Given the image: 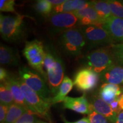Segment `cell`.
I'll list each match as a JSON object with an SVG mask.
<instances>
[{"label": "cell", "mask_w": 123, "mask_h": 123, "mask_svg": "<svg viewBox=\"0 0 123 123\" xmlns=\"http://www.w3.org/2000/svg\"><path fill=\"white\" fill-rule=\"evenodd\" d=\"M15 1L14 0H1L0 1V10L1 12H12L17 13L14 9Z\"/></svg>", "instance_id": "27"}, {"label": "cell", "mask_w": 123, "mask_h": 123, "mask_svg": "<svg viewBox=\"0 0 123 123\" xmlns=\"http://www.w3.org/2000/svg\"><path fill=\"white\" fill-rule=\"evenodd\" d=\"M19 83L30 111L38 116L48 120L49 110L51 104L41 98L36 92L25 84L19 78Z\"/></svg>", "instance_id": "8"}, {"label": "cell", "mask_w": 123, "mask_h": 123, "mask_svg": "<svg viewBox=\"0 0 123 123\" xmlns=\"http://www.w3.org/2000/svg\"><path fill=\"white\" fill-rule=\"evenodd\" d=\"M117 98L115 101H113L112 103H111L110 105L112 109V110L113 111V112L118 115L121 112V109L120 107Z\"/></svg>", "instance_id": "31"}, {"label": "cell", "mask_w": 123, "mask_h": 123, "mask_svg": "<svg viewBox=\"0 0 123 123\" xmlns=\"http://www.w3.org/2000/svg\"><path fill=\"white\" fill-rule=\"evenodd\" d=\"M9 77V75L7 74V71L4 68L1 67V68H0V80H1V82L5 81Z\"/></svg>", "instance_id": "32"}, {"label": "cell", "mask_w": 123, "mask_h": 123, "mask_svg": "<svg viewBox=\"0 0 123 123\" xmlns=\"http://www.w3.org/2000/svg\"><path fill=\"white\" fill-rule=\"evenodd\" d=\"M122 93L121 87L116 84L104 83L99 91V96L104 101L110 104Z\"/></svg>", "instance_id": "18"}, {"label": "cell", "mask_w": 123, "mask_h": 123, "mask_svg": "<svg viewBox=\"0 0 123 123\" xmlns=\"http://www.w3.org/2000/svg\"><path fill=\"white\" fill-rule=\"evenodd\" d=\"M27 111L22 106L15 103L13 104L9 107L4 123H15Z\"/></svg>", "instance_id": "22"}, {"label": "cell", "mask_w": 123, "mask_h": 123, "mask_svg": "<svg viewBox=\"0 0 123 123\" xmlns=\"http://www.w3.org/2000/svg\"><path fill=\"white\" fill-rule=\"evenodd\" d=\"M90 103L92 110L103 115L111 123H115L117 115L113 112L110 104L104 101L99 95H93L91 98Z\"/></svg>", "instance_id": "13"}, {"label": "cell", "mask_w": 123, "mask_h": 123, "mask_svg": "<svg viewBox=\"0 0 123 123\" xmlns=\"http://www.w3.org/2000/svg\"><path fill=\"white\" fill-rule=\"evenodd\" d=\"M25 15L0 16V32L2 38L7 42H16L25 35Z\"/></svg>", "instance_id": "2"}, {"label": "cell", "mask_w": 123, "mask_h": 123, "mask_svg": "<svg viewBox=\"0 0 123 123\" xmlns=\"http://www.w3.org/2000/svg\"><path fill=\"white\" fill-rule=\"evenodd\" d=\"M38 116L31 112L27 111L15 123H34Z\"/></svg>", "instance_id": "29"}, {"label": "cell", "mask_w": 123, "mask_h": 123, "mask_svg": "<svg viewBox=\"0 0 123 123\" xmlns=\"http://www.w3.org/2000/svg\"><path fill=\"white\" fill-rule=\"evenodd\" d=\"M23 54L31 67L39 73L47 81L46 73L43 70L45 50L43 44L37 39L26 43Z\"/></svg>", "instance_id": "5"}, {"label": "cell", "mask_w": 123, "mask_h": 123, "mask_svg": "<svg viewBox=\"0 0 123 123\" xmlns=\"http://www.w3.org/2000/svg\"><path fill=\"white\" fill-rule=\"evenodd\" d=\"M44 67L51 93L55 96L64 78V66L59 56L54 51L50 50L48 47L45 49Z\"/></svg>", "instance_id": "1"}, {"label": "cell", "mask_w": 123, "mask_h": 123, "mask_svg": "<svg viewBox=\"0 0 123 123\" xmlns=\"http://www.w3.org/2000/svg\"><path fill=\"white\" fill-rule=\"evenodd\" d=\"M19 56L17 51L8 46L0 47V63L1 65L17 66L19 63Z\"/></svg>", "instance_id": "19"}, {"label": "cell", "mask_w": 123, "mask_h": 123, "mask_svg": "<svg viewBox=\"0 0 123 123\" xmlns=\"http://www.w3.org/2000/svg\"><path fill=\"white\" fill-rule=\"evenodd\" d=\"M63 102L64 108L74 111L81 114L89 115L91 112L93 111L85 94L79 98L67 96Z\"/></svg>", "instance_id": "12"}, {"label": "cell", "mask_w": 123, "mask_h": 123, "mask_svg": "<svg viewBox=\"0 0 123 123\" xmlns=\"http://www.w3.org/2000/svg\"><path fill=\"white\" fill-rule=\"evenodd\" d=\"M112 52L117 63L123 66V43L113 44L111 45Z\"/></svg>", "instance_id": "26"}, {"label": "cell", "mask_w": 123, "mask_h": 123, "mask_svg": "<svg viewBox=\"0 0 123 123\" xmlns=\"http://www.w3.org/2000/svg\"><path fill=\"white\" fill-rule=\"evenodd\" d=\"M88 119L90 123H111L109 120L105 116L94 111L88 115Z\"/></svg>", "instance_id": "28"}, {"label": "cell", "mask_w": 123, "mask_h": 123, "mask_svg": "<svg viewBox=\"0 0 123 123\" xmlns=\"http://www.w3.org/2000/svg\"><path fill=\"white\" fill-rule=\"evenodd\" d=\"M9 106L1 104L0 105V123H4L8 112Z\"/></svg>", "instance_id": "30"}, {"label": "cell", "mask_w": 123, "mask_h": 123, "mask_svg": "<svg viewBox=\"0 0 123 123\" xmlns=\"http://www.w3.org/2000/svg\"><path fill=\"white\" fill-rule=\"evenodd\" d=\"M73 14L78 18L79 24L81 26L103 25L104 24V21L100 18L91 4Z\"/></svg>", "instance_id": "11"}, {"label": "cell", "mask_w": 123, "mask_h": 123, "mask_svg": "<svg viewBox=\"0 0 123 123\" xmlns=\"http://www.w3.org/2000/svg\"><path fill=\"white\" fill-rule=\"evenodd\" d=\"M59 44L66 54L71 56H77L80 55L86 43L80 30L73 28L61 34Z\"/></svg>", "instance_id": "6"}, {"label": "cell", "mask_w": 123, "mask_h": 123, "mask_svg": "<svg viewBox=\"0 0 123 123\" xmlns=\"http://www.w3.org/2000/svg\"><path fill=\"white\" fill-rule=\"evenodd\" d=\"M115 123H123V111H121L117 115Z\"/></svg>", "instance_id": "33"}, {"label": "cell", "mask_w": 123, "mask_h": 123, "mask_svg": "<svg viewBox=\"0 0 123 123\" xmlns=\"http://www.w3.org/2000/svg\"><path fill=\"white\" fill-rule=\"evenodd\" d=\"M91 4V1H84V0H66L63 4L58 6H55L52 13H74L89 6Z\"/></svg>", "instance_id": "16"}, {"label": "cell", "mask_w": 123, "mask_h": 123, "mask_svg": "<svg viewBox=\"0 0 123 123\" xmlns=\"http://www.w3.org/2000/svg\"><path fill=\"white\" fill-rule=\"evenodd\" d=\"M0 101L1 104L10 107L14 103V100L10 89L5 81L1 82L0 85Z\"/></svg>", "instance_id": "23"}, {"label": "cell", "mask_w": 123, "mask_h": 123, "mask_svg": "<svg viewBox=\"0 0 123 123\" xmlns=\"http://www.w3.org/2000/svg\"><path fill=\"white\" fill-rule=\"evenodd\" d=\"M99 79V74L91 69L84 68L80 69L76 73L74 84L81 91H90L97 87Z\"/></svg>", "instance_id": "10"}, {"label": "cell", "mask_w": 123, "mask_h": 123, "mask_svg": "<svg viewBox=\"0 0 123 123\" xmlns=\"http://www.w3.org/2000/svg\"><path fill=\"white\" fill-rule=\"evenodd\" d=\"M49 22L53 31L62 33L75 28L76 25L79 24V19L71 13H51L49 16Z\"/></svg>", "instance_id": "9"}, {"label": "cell", "mask_w": 123, "mask_h": 123, "mask_svg": "<svg viewBox=\"0 0 123 123\" xmlns=\"http://www.w3.org/2000/svg\"><path fill=\"white\" fill-rule=\"evenodd\" d=\"M100 78L104 83L116 85L123 84V66L115 63L100 74Z\"/></svg>", "instance_id": "14"}, {"label": "cell", "mask_w": 123, "mask_h": 123, "mask_svg": "<svg viewBox=\"0 0 123 123\" xmlns=\"http://www.w3.org/2000/svg\"><path fill=\"white\" fill-rule=\"evenodd\" d=\"M107 2L110 5L112 15L123 19V1L109 0Z\"/></svg>", "instance_id": "25"}, {"label": "cell", "mask_w": 123, "mask_h": 123, "mask_svg": "<svg viewBox=\"0 0 123 123\" xmlns=\"http://www.w3.org/2000/svg\"><path fill=\"white\" fill-rule=\"evenodd\" d=\"M5 81L8 85L12 94H13L14 100V103L22 106V107L25 108L27 111L31 112L28 105H27L21 87H20L19 78L9 76L7 79Z\"/></svg>", "instance_id": "17"}, {"label": "cell", "mask_w": 123, "mask_h": 123, "mask_svg": "<svg viewBox=\"0 0 123 123\" xmlns=\"http://www.w3.org/2000/svg\"><path fill=\"white\" fill-rule=\"evenodd\" d=\"M79 29L89 47H95L114 44L115 41L103 25L81 26Z\"/></svg>", "instance_id": "7"}, {"label": "cell", "mask_w": 123, "mask_h": 123, "mask_svg": "<svg viewBox=\"0 0 123 123\" xmlns=\"http://www.w3.org/2000/svg\"><path fill=\"white\" fill-rule=\"evenodd\" d=\"M114 41L123 42V19L112 15L103 25Z\"/></svg>", "instance_id": "15"}, {"label": "cell", "mask_w": 123, "mask_h": 123, "mask_svg": "<svg viewBox=\"0 0 123 123\" xmlns=\"http://www.w3.org/2000/svg\"><path fill=\"white\" fill-rule=\"evenodd\" d=\"M34 7L38 13L43 15L51 14L54 8L49 0H39L36 1Z\"/></svg>", "instance_id": "24"}, {"label": "cell", "mask_w": 123, "mask_h": 123, "mask_svg": "<svg viewBox=\"0 0 123 123\" xmlns=\"http://www.w3.org/2000/svg\"><path fill=\"white\" fill-rule=\"evenodd\" d=\"M49 1L52 5H54L55 6L59 5L65 2V1H64V0H49Z\"/></svg>", "instance_id": "34"}, {"label": "cell", "mask_w": 123, "mask_h": 123, "mask_svg": "<svg viewBox=\"0 0 123 123\" xmlns=\"http://www.w3.org/2000/svg\"><path fill=\"white\" fill-rule=\"evenodd\" d=\"M74 84L73 81L67 76H64L63 80L60 86L59 91L56 94L53 98H51L50 103L51 104H56L63 101L66 96L73 89Z\"/></svg>", "instance_id": "20"}, {"label": "cell", "mask_w": 123, "mask_h": 123, "mask_svg": "<svg viewBox=\"0 0 123 123\" xmlns=\"http://www.w3.org/2000/svg\"><path fill=\"white\" fill-rule=\"evenodd\" d=\"M90 123V120H89L88 117H84L83 119H81L77 121L75 123Z\"/></svg>", "instance_id": "35"}, {"label": "cell", "mask_w": 123, "mask_h": 123, "mask_svg": "<svg viewBox=\"0 0 123 123\" xmlns=\"http://www.w3.org/2000/svg\"><path fill=\"white\" fill-rule=\"evenodd\" d=\"M91 6L95 9L100 18L104 22L112 16L110 5L107 1H92Z\"/></svg>", "instance_id": "21"}, {"label": "cell", "mask_w": 123, "mask_h": 123, "mask_svg": "<svg viewBox=\"0 0 123 123\" xmlns=\"http://www.w3.org/2000/svg\"><path fill=\"white\" fill-rule=\"evenodd\" d=\"M116 63L111 46L96 49L86 57L87 68L101 74L112 64Z\"/></svg>", "instance_id": "4"}, {"label": "cell", "mask_w": 123, "mask_h": 123, "mask_svg": "<svg viewBox=\"0 0 123 123\" xmlns=\"http://www.w3.org/2000/svg\"><path fill=\"white\" fill-rule=\"evenodd\" d=\"M118 101H119V103L120 107L121 110H123V94H121L120 96L118 97Z\"/></svg>", "instance_id": "36"}, {"label": "cell", "mask_w": 123, "mask_h": 123, "mask_svg": "<svg viewBox=\"0 0 123 123\" xmlns=\"http://www.w3.org/2000/svg\"><path fill=\"white\" fill-rule=\"evenodd\" d=\"M19 79L46 101L50 103V88L41 74L26 66L19 69Z\"/></svg>", "instance_id": "3"}, {"label": "cell", "mask_w": 123, "mask_h": 123, "mask_svg": "<svg viewBox=\"0 0 123 123\" xmlns=\"http://www.w3.org/2000/svg\"></svg>", "instance_id": "37"}]
</instances>
